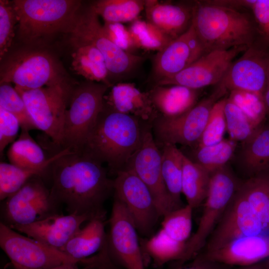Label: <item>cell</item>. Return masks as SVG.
<instances>
[{
    "label": "cell",
    "mask_w": 269,
    "mask_h": 269,
    "mask_svg": "<svg viewBox=\"0 0 269 269\" xmlns=\"http://www.w3.org/2000/svg\"><path fill=\"white\" fill-rule=\"evenodd\" d=\"M47 175L52 197L68 214L104 218L103 204L114 191V180L102 163L83 150H69L52 162Z\"/></svg>",
    "instance_id": "6da1fadb"
},
{
    "label": "cell",
    "mask_w": 269,
    "mask_h": 269,
    "mask_svg": "<svg viewBox=\"0 0 269 269\" xmlns=\"http://www.w3.org/2000/svg\"><path fill=\"white\" fill-rule=\"evenodd\" d=\"M151 126L117 112L105 103L83 148L115 174L125 169L140 146L147 129Z\"/></svg>",
    "instance_id": "7a4b0ae2"
},
{
    "label": "cell",
    "mask_w": 269,
    "mask_h": 269,
    "mask_svg": "<svg viewBox=\"0 0 269 269\" xmlns=\"http://www.w3.org/2000/svg\"><path fill=\"white\" fill-rule=\"evenodd\" d=\"M191 24L206 53L251 46L254 29L249 17L237 10L197 1Z\"/></svg>",
    "instance_id": "3957f363"
},
{
    "label": "cell",
    "mask_w": 269,
    "mask_h": 269,
    "mask_svg": "<svg viewBox=\"0 0 269 269\" xmlns=\"http://www.w3.org/2000/svg\"><path fill=\"white\" fill-rule=\"evenodd\" d=\"M18 22L17 35L27 45L64 32L69 33L79 13L80 2L69 0L12 1Z\"/></svg>",
    "instance_id": "277c9868"
},
{
    "label": "cell",
    "mask_w": 269,
    "mask_h": 269,
    "mask_svg": "<svg viewBox=\"0 0 269 269\" xmlns=\"http://www.w3.org/2000/svg\"><path fill=\"white\" fill-rule=\"evenodd\" d=\"M107 85L89 81L72 89L65 112L60 149L80 151L103 110Z\"/></svg>",
    "instance_id": "5b68a950"
},
{
    "label": "cell",
    "mask_w": 269,
    "mask_h": 269,
    "mask_svg": "<svg viewBox=\"0 0 269 269\" xmlns=\"http://www.w3.org/2000/svg\"><path fill=\"white\" fill-rule=\"evenodd\" d=\"M227 91L219 84L209 96L183 114L174 118L158 115L151 124L152 133L158 146L171 144L194 147L203 134L213 107Z\"/></svg>",
    "instance_id": "8992f818"
},
{
    "label": "cell",
    "mask_w": 269,
    "mask_h": 269,
    "mask_svg": "<svg viewBox=\"0 0 269 269\" xmlns=\"http://www.w3.org/2000/svg\"><path fill=\"white\" fill-rule=\"evenodd\" d=\"M58 65L46 51L30 48L15 51L0 65V84L13 83L15 87L31 90L65 84L60 78Z\"/></svg>",
    "instance_id": "52a82bcc"
},
{
    "label": "cell",
    "mask_w": 269,
    "mask_h": 269,
    "mask_svg": "<svg viewBox=\"0 0 269 269\" xmlns=\"http://www.w3.org/2000/svg\"><path fill=\"white\" fill-rule=\"evenodd\" d=\"M239 188L234 176L225 166L211 173L208 193L198 227L187 241L179 263L195 258L201 252Z\"/></svg>",
    "instance_id": "ba28073f"
},
{
    "label": "cell",
    "mask_w": 269,
    "mask_h": 269,
    "mask_svg": "<svg viewBox=\"0 0 269 269\" xmlns=\"http://www.w3.org/2000/svg\"><path fill=\"white\" fill-rule=\"evenodd\" d=\"M69 33L71 37L93 44L102 53L112 80H123L133 72L144 59L142 56L124 51L116 45L105 33L99 16L90 6L82 13L79 12Z\"/></svg>",
    "instance_id": "9c48e42d"
},
{
    "label": "cell",
    "mask_w": 269,
    "mask_h": 269,
    "mask_svg": "<svg viewBox=\"0 0 269 269\" xmlns=\"http://www.w3.org/2000/svg\"><path fill=\"white\" fill-rule=\"evenodd\" d=\"M14 87L23 99L37 129L60 147L65 114L73 88L67 84L31 90Z\"/></svg>",
    "instance_id": "30bf717a"
},
{
    "label": "cell",
    "mask_w": 269,
    "mask_h": 269,
    "mask_svg": "<svg viewBox=\"0 0 269 269\" xmlns=\"http://www.w3.org/2000/svg\"><path fill=\"white\" fill-rule=\"evenodd\" d=\"M0 246L13 269H49L66 263H90L75 259L58 249L22 235L0 223Z\"/></svg>",
    "instance_id": "8fae6325"
},
{
    "label": "cell",
    "mask_w": 269,
    "mask_h": 269,
    "mask_svg": "<svg viewBox=\"0 0 269 269\" xmlns=\"http://www.w3.org/2000/svg\"><path fill=\"white\" fill-rule=\"evenodd\" d=\"M3 201L1 222L9 227L30 224L58 213L59 205L40 176L30 178Z\"/></svg>",
    "instance_id": "7c38bea8"
},
{
    "label": "cell",
    "mask_w": 269,
    "mask_h": 269,
    "mask_svg": "<svg viewBox=\"0 0 269 269\" xmlns=\"http://www.w3.org/2000/svg\"><path fill=\"white\" fill-rule=\"evenodd\" d=\"M114 191L115 197L124 204L137 231L144 235L149 234L160 216L145 184L127 167L116 174Z\"/></svg>",
    "instance_id": "4fadbf2b"
},
{
    "label": "cell",
    "mask_w": 269,
    "mask_h": 269,
    "mask_svg": "<svg viewBox=\"0 0 269 269\" xmlns=\"http://www.w3.org/2000/svg\"><path fill=\"white\" fill-rule=\"evenodd\" d=\"M132 169L149 189L160 217L181 207L172 199L165 185L161 168V151L149 127L142 143L126 168Z\"/></svg>",
    "instance_id": "5bb4252c"
},
{
    "label": "cell",
    "mask_w": 269,
    "mask_h": 269,
    "mask_svg": "<svg viewBox=\"0 0 269 269\" xmlns=\"http://www.w3.org/2000/svg\"><path fill=\"white\" fill-rule=\"evenodd\" d=\"M265 229L239 187L208 238L202 252L215 250L240 237L261 234Z\"/></svg>",
    "instance_id": "9a60e30c"
},
{
    "label": "cell",
    "mask_w": 269,
    "mask_h": 269,
    "mask_svg": "<svg viewBox=\"0 0 269 269\" xmlns=\"http://www.w3.org/2000/svg\"><path fill=\"white\" fill-rule=\"evenodd\" d=\"M247 46L207 52L177 74L156 82L154 86L180 85L194 90L219 84L238 55Z\"/></svg>",
    "instance_id": "2e32d148"
},
{
    "label": "cell",
    "mask_w": 269,
    "mask_h": 269,
    "mask_svg": "<svg viewBox=\"0 0 269 269\" xmlns=\"http://www.w3.org/2000/svg\"><path fill=\"white\" fill-rule=\"evenodd\" d=\"M109 223V255L126 269H145L137 230L124 204L116 197Z\"/></svg>",
    "instance_id": "e0dca14e"
},
{
    "label": "cell",
    "mask_w": 269,
    "mask_h": 269,
    "mask_svg": "<svg viewBox=\"0 0 269 269\" xmlns=\"http://www.w3.org/2000/svg\"><path fill=\"white\" fill-rule=\"evenodd\" d=\"M269 70V55L250 46L230 65L219 84L228 91L240 90L263 97Z\"/></svg>",
    "instance_id": "ac0fdd59"
},
{
    "label": "cell",
    "mask_w": 269,
    "mask_h": 269,
    "mask_svg": "<svg viewBox=\"0 0 269 269\" xmlns=\"http://www.w3.org/2000/svg\"><path fill=\"white\" fill-rule=\"evenodd\" d=\"M206 53L191 24L182 34L157 52L153 62L156 82L179 73Z\"/></svg>",
    "instance_id": "d6986e66"
},
{
    "label": "cell",
    "mask_w": 269,
    "mask_h": 269,
    "mask_svg": "<svg viewBox=\"0 0 269 269\" xmlns=\"http://www.w3.org/2000/svg\"><path fill=\"white\" fill-rule=\"evenodd\" d=\"M91 219L86 215L57 213L30 224L10 227L20 233L60 250L81 229L83 223Z\"/></svg>",
    "instance_id": "ffe728a7"
},
{
    "label": "cell",
    "mask_w": 269,
    "mask_h": 269,
    "mask_svg": "<svg viewBox=\"0 0 269 269\" xmlns=\"http://www.w3.org/2000/svg\"><path fill=\"white\" fill-rule=\"evenodd\" d=\"M199 256L206 260L228 266H251L269 257V236L261 234L240 237Z\"/></svg>",
    "instance_id": "44dd1931"
},
{
    "label": "cell",
    "mask_w": 269,
    "mask_h": 269,
    "mask_svg": "<svg viewBox=\"0 0 269 269\" xmlns=\"http://www.w3.org/2000/svg\"><path fill=\"white\" fill-rule=\"evenodd\" d=\"M111 87L109 94L105 96L106 104L151 126L159 114L148 91H141L133 83L118 82Z\"/></svg>",
    "instance_id": "7402d4cb"
},
{
    "label": "cell",
    "mask_w": 269,
    "mask_h": 269,
    "mask_svg": "<svg viewBox=\"0 0 269 269\" xmlns=\"http://www.w3.org/2000/svg\"><path fill=\"white\" fill-rule=\"evenodd\" d=\"M144 9L146 20L173 39L184 33L191 24L192 6L147 0Z\"/></svg>",
    "instance_id": "603a6c76"
},
{
    "label": "cell",
    "mask_w": 269,
    "mask_h": 269,
    "mask_svg": "<svg viewBox=\"0 0 269 269\" xmlns=\"http://www.w3.org/2000/svg\"><path fill=\"white\" fill-rule=\"evenodd\" d=\"M198 90L180 85L154 86L148 92L159 115L174 118L197 103Z\"/></svg>",
    "instance_id": "cb8c5ba5"
},
{
    "label": "cell",
    "mask_w": 269,
    "mask_h": 269,
    "mask_svg": "<svg viewBox=\"0 0 269 269\" xmlns=\"http://www.w3.org/2000/svg\"><path fill=\"white\" fill-rule=\"evenodd\" d=\"M73 47L72 68L78 75L89 81L112 87L106 61L102 53L93 44L71 37Z\"/></svg>",
    "instance_id": "d4e9b609"
},
{
    "label": "cell",
    "mask_w": 269,
    "mask_h": 269,
    "mask_svg": "<svg viewBox=\"0 0 269 269\" xmlns=\"http://www.w3.org/2000/svg\"><path fill=\"white\" fill-rule=\"evenodd\" d=\"M68 148L61 149L47 157L41 146L31 137L29 132L22 131L18 139L9 147L7 156L10 163L28 169H42L48 170L50 165Z\"/></svg>",
    "instance_id": "484cf974"
},
{
    "label": "cell",
    "mask_w": 269,
    "mask_h": 269,
    "mask_svg": "<svg viewBox=\"0 0 269 269\" xmlns=\"http://www.w3.org/2000/svg\"><path fill=\"white\" fill-rule=\"evenodd\" d=\"M104 218H93L59 250L67 255L82 261H90L86 258L100 250L106 241Z\"/></svg>",
    "instance_id": "4316f807"
},
{
    "label": "cell",
    "mask_w": 269,
    "mask_h": 269,
    "mask_svg": "<svg viewBox=\"0 0 269 269\" xmlns=\"http://www.w3.org/2000/svg\"><path fill=\"white\" fill-rule=\"evenodd\" d=\"M211 175L210 172L184 153L182 193L187 204L193 209L199 207L206 200Z\"/></svg>",
    "instance_id": "83f0119b"
},
{
    "label": "cell",
    "mask_w": 269,
    "mask_h": 269,
    "mask_svg": "<svg viewBox=\"0 0 269 269\" xmlns=\"http://www.w3.org/2000/svg\"><path fill=\"white\" fill-rule=\"evenodd\" d=\"M161 168L163 179L168 193L174 202L182 207V179L184 153L176 145L161 146Z\"/></svg>",
    "instance_id": "f1b7e54d"
},
{
    "label": "cell",
    "mask_w": 269,
    "mask_h": 269,
    "mask_svg": "<svg viewBox=\"0 0 269 269\" xmlns=\"http://www.w3.org/2000/svg\"><path fill=\"white\" fill-rule=\"evenodd\" d=\"M242 159L247 168L256 175L269 169V127L258 128L244 141Z\"/></svg>",
    "instance_id": "f546056e"
},
{
    "label": "cell",
    "mask_w": 269,
    "mask_h": 269,
    "mask_svg": "<svg viewBox=\"0 0 269 269\" xmlns=\"http://www.w3.org/2000/svg\"><path fill=\"white\" fill-rule=\"evenodd\" d=\"M90 6L103 18L104 22H132L144 9L145 0H99L93 2Z\"/></svg>",
    "instance_id": "4dcf8cb0"
},
{
    "label": "cell",
    "mask_w": 269,
    "mask_h": 269,
    "mask_svg": "<svg viewBox=\"0 0 269 269\" xmlns=\"http://www.w3.org/2000/svg\"><path fill=\"white\" fill-rule=\"evenodd\" d=\"M240 188L251 208L265 227L269 228V174H257Z\"/></svg>",
    "instance_id": "1f68e13d"
},
{
    "label": "cell",
    "mask_w": 269,
    "mask_h": 269,
    "mask_svg": "<svg viewBox=\"0 0 269 269\" xmlns=\"http://www.w3.org/2000/svg\"><path fill=\"white\" fill-rule=\"evenodd\" d=\"M128 29L136 48L145 51L159 52L173 40L147 20L137 18Z\"/></svg>",
    "instance_id": "d6a6232c"
},
{
    "label": "cell",
    "mask_w": 269,
    "mask_h": 269,
    "mask_svg": "<svg viewBox=\"0 0 269 269\" xmlns=\"http://www.w3.org/2000/svg\"><path fill=\"white\" fill-rule=\"evenodd\" d=\"M237 146V142L231 139H223L211 145L196 147L194 152L195 160L212 173L225 166L232 157Z\"/></svg>",
    "instance_id": "836d02e7"
},
{
    "label": "cell",
    "mask_w": 269,
    "mask_h": 269,
    "mask_svg": "<svg viewBox=\"0 0 269 269\" xmlns=\"http://www.w3.org/2000/svg\"><path fill=\"white\" fill-rule=\"evenodd\" d=\"M48 170L21 168L1 162L0 163V200L3 201L19 190L35 176L43 178Z\"/></svg>",
    "instance_id": "e575fe53"
},
{
    "label": "cell",
    "mask_w": 269,
    "mask_h": 269,
    "mask_svg": "<svg viewBox=\"0 0 269 269\" xmlns=\"http://www.w3.org/2000/svg\"><path fill=\"white\" fill-rule=\"evenodd\" d=\"M193 209L187 204L166 214L160 230L170 239L186 243L192 230Z\"/></svg>",
    "instance_id": "d590c367"
},
{
    "label": "cell",
    "mask_w": 269,
    "mask_h": 269,
    "mask_svg": "<svg viewBox=\"0 0 269 269\" xmlns=\"http://www.w3.org/2000/svg\"><path fill=\"white\" fill-rule=\"evenodd\" d=\"M185 246L186 243L170 239L159 230L146 241L145 248L155 263L161 266L173 260L179 261L183 254Z\"/></svg>",
    "instance_id": "8d00e7d4"
},
{
    "label": "cell",
    "mask_w": 269,
    "mask_h": 269,
    "mask_svg": "<svg viewBox=\"0 0 269 269\" xmlns=\"http://www.w3.org/2000/svg\"><path fill=\"white\" fill-rule=\"evenodd\" d=\"M227 131L230 139L245 141L259 128L228 97L225 106Z\"/></svg>",
    "instance_id": "74e56055"
},
{
    "label": "cell",
    "mask_w": 269,
    "mask_h": 269,
    "mask_svg": "<svg viewBox=\"0 0 269 269\" xmlns=\"http://www.w3.org/2000/svg\"><path fill=\"white\" fill-rule=\"evenodd\" d=\"M0 108L14 115L18 120L22 131L37 129L25 104L14 87L9 83L0 85Z\"/></svg>",
    "instance_id": "f35d334b"
},
{
    "label": "cell",
    "mask_w": 269,
    "mask_h": 269,
    "mask_svg": "<svg viewBox=\"0 0 269 269\" xmlns=\"http://www.w3.org/2000/svg\"><path fill=\"white\" fill-rule=\"evenodd\" d=\"M227 97L218 101L213 107L203 134L195 145L208 146L221 141L227 131L225 106ZM195 147V146H194Z\"/></svg>",
    "instance_id": "ab89813d"
},
{
    "label": "cell",
    "mask_w": 269,
    "mask_h": 269,
    "mask_svg": "<svg viewBox=\"0 0 269 269\" xmlns=\"http://www.w3.org/2000/svg\"><path fill=\"white\" fill-rule=\"evenodd\" d=\"M228 98L259 127L267 112L262 96L247 91L233 90Z\"/></svg>",
    "instance_id": "60d3db41"
},
{
    "label": "cell",
    "mask_w": 269,
    "mask_h": 269,
    "mask_svg": "<svg viewBox=\"0 0 269 269\" xmlns=\"http://www.w3.org/2000/svg\"><path fill=\"white\" fill-rule=\"evenodd\" d=\"M17 22L12 2L0 0V59L7 53L14 36V27Z\"/></svg>",
    "instance_id": "b9f144b4"
},
{
    "label": "cell",
    "mask_w": 269,
    "mask_h": 269,
    "mask_svg": "<svg viewBox=\"0 0 269 269\" xmlns=\"http://www.w3.org/2000/svg\"><path fill=\"white\" fill-rule=\"evenodd\" d=\"M103 28L107 37L122 50L134 54L137 49L128 27L123 23L104 22Z\"/></svg>",
    "instance_id": "7bdbcfd3"
},
{
    "label": "cell",
    "mask_w": 269,
    "mask_h": 269,
    "mask_svg": "<svg viewBox=\"0 0 269 269\" xmlns=\"http://www.w3.org/2000/svg\"><path fill=\"white\" fill-rule=\"evenodd\" d=\"M20 127L19 122L14 115L0 108V156L5 148L15 141Z\"/></svg>",
    "instance_id": "ee69618b"
},
{
    "label": "cell",
    "mask_w": 269,
    "mask_h": 269,
    "mask_svg": "<svg viewBox=\"0 0 269 269\" xmlns=\"http://www.w3.org/2000/svg\"><path fill=\"white\" fill-rule=\"evenodd\" d=\"M252 10L262 32L269 42V0H256Z\"/></svg>",
    "instance_id": "f6af8a7d"
},
{
    "label": "cell",
    "mask_w": 269,
    "mask_h": 269,
    "mask_svg": "<svg viewBox=\"0 0 269 269\" xmlns=\"http://www.w3.org/2000/svg\"><path fill=\"white\" fill-rule=\"evenodd\" d=\"M256 0H207L206 2L237 10L240 8H252Z\"/></svg>",
    "instance_id": "bcb514c9"
},
{
    "label": "cell",
    "mask_w": 269,
    "mask_h": 269,
    "mask_svg": "<svg viewBox=\"0 0 269 269\" xmlns=\"http://www.w3.org/2000/svg\"><path fill=\"white\" fill-rule=\"evenodd\" d=\"M189 266L178 269H228V266L206 260L199 255Z\"/></svg>",
    "instance_id": "7dc6e473"
},
{
    "label": "cell",
    "mask_w": 269,
    "mask_h": 269,
    "mask_svg": "<svg viewBox=\"0 0 269 269\" xmlns=\"http://www.w3.org/2000/svg\"><path fill=\"white\" fill-rule=\"evenodd\" d=\"M263 99L267 111L269 112V70L267 84L263 94Z\"/></svg>",
    "instance_id": "c3c4849f"
},
{
    "label": "cell",
    "mask_w": 269,
    "mask_h": 269,
    "mask_svg": "<svg viewBox=\"0 0 269 269\" xmlns=\"http://www.w3.org/2000/svg\"><path fill=\"white\" fill-rule=\"evenodd\" d=\"M240 269H269V262H261L251 266L244 267Z\"/></svg>",
    "instance_id": "681fc988"
},
{
    "label": "cell",
    "mask_w": 269,
    "mask_h": 269,
    "mask_svg": "<svg viewBox=\"0 0 269 269\" xmlns=\"http://www.w3.org/2000/svg\"><path fill=\"white\" fill-rule=\"evenodd\" d=\"M78 265V264L75 263H66L49 269H80ZM82 269H87V268Z\"/></svg>",
    "instance_id": "f907efd6"
},
{
    "label": "cell",
    "mask_w": 269,
    "mask_h": 269,
    "mask_svg": "<svg viewBox=\"0 0 269 269\" xmlns=\"http://www.w3.org/2000/svg\"><path fill=\"white\" fill-rule=\"evenodd\" d=\"M268 262H269V261H268Z\"/></svg>",
    "instance_id": "816d5d0a"
},
{
    "label": "cell",
    "mask_w": 269,
    "mask_h": 269,
    "mask_svg": "<svg viewBox=\"0 0 269 269\" xmlns=\"http://www.w3.org/2000/svg\"><path fill=\"white\" fill-rule=\"evenodd\" d=\"M268 261H269V260Z\"/></svg>",
    "instance_id": "f5cc1de1"
}]
</instances>
